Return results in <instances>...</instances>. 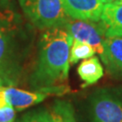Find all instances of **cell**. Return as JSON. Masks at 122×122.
<instances>
[{"instance_id": "obj_1", "label": "cell", "mask_w": 122, "mask_h": 122, "mask_svg": "<svg viewBox=\"0 0 122 122\" xmlns=\"http://www.w3.org/2000/svg\"><path fill=\"white\" fill-rule=\"evenodd\" d=\"M72 37L62 27L44 30L37 41L36 55L28 75L35 91L65 84L70 70Z\"/></svg>"}, {"instance_id": "obj_2", "label": "cell", "mask_w": 122, "mask_h": 122, "mask_svg": "<svg viewBox=\"0 0 122 122\" xmlns=\"http://www.w3.org/2000/svg\"><path fill=\"white\" fill-rule=\"evenodd\" d=\"M33 33L21 24L0 33V87H16L23 81L33 52Z\"/></svg>"}, {"instance_id": "obj_3", "label": "cell", "mask_w": 122, "mask_h": 122, "mask_svg": "<svg viewBox=\"0 0 122 122\" xmlns=\"http://www.w3.org/2000/svg\"><path fill=\"white\" fill-rule=\"evenodd\" d=\"M82 122H122V85L96 88L80 99Z\"/></svg>"}, {"instance_id": "obj_4", "label": "cell", "mask_w": 122, "mask_h": 122, "mask_svg": "<svg viewBox=\"0 0 122 122\" xmlns=\"http://www.w3.org/2000/svg\"><path fill=\"white\" fill-rule=\"evenodd\" d=\"M30 23L39 30L62 27L69 19L61 0H18Z\"/></svg>"}, {"instance_id": "obj_5", "label": "cell", "mask_w": 122, "mask_h": 122, "mask_svg": "<svg viewBox=\"0 0 122 122\" xmlns=\"http://www.w3.org/2000/svg\"><path fill=\"white\" fill-rule=\"evenodd\" d=\"M4 91L9 105L12 106L15 111H21L34 105L39 104L49 96H63L70 92V87L62 84L35 92H28L17 87H4Z\"/></svg>"}, {"instance_id": "obj_6", "label": "cell", "mask_w": 122, "mask_h": 122, "mask_svg": "<svg viewBox=\"0 0 122 122\" xmlns=\"http://www.w3.org/2000/svg\"><path fill=\"white\" fill-rule=\"evenodd\" d=\"M72 39L92 45L99 55L101 54L104 40L107 38L98 22L70 18L62 26Z\"/></svg>"}, {"instance_id": "obj_7", "label": "cell", "mask_w": 122, "mask_h": 122, "mask_svg": "<svg viewBox=\"0 0 122 122\" xmlns=\"http://www.w3.org/2000/svg\"><path fill=\"white\" fill-rule=\"evenodd\" d=\"M67 15L72 19L99 22L103 7L100 0H61Z\"/></svg>"}, {"instance_id": "obj_8", "label": "cell", "mask_w": 122, "mask_h": 122, "mask_svg": "<svg viewBox=\"0 0 122 122\" xmlns=\"http://www.w3.org/2000/svg\"><path fill=\"white\" fill-rule=\"evenodd\" d=\"M98 23L107 38H122V0L103 5Z\"/></svg>"}, {"instance_id": "obj_9", "label": "cell", "mask_w": 122, "mask_h": 122, "mask_svg": "<svg viewBox=\"0 0 122 122\" xmlns=\"http://www.w3.org/2000/svg\"><path fill=\"white\" fill-rule=\"evenodd\" d=\"M100 57L108 73L113 78L122 80V38H106Z\"/></svg>"}, {"instance_id": "obj_10", "label": "cell", "mask_w": 122, "mask_h": 122, "mask_svg": "<svg viewBox=\"0 0 122 122\" xmlns=\"http://www.w3.org/2000/svg\"><path fill=\"white\" fill-rule=\"evenodd\" d=\"M80 79L82 81V88L89 87L98 82L104 75V69L98 57L92 56L81 62L77 69Z\"/></svg>"}, {"instance_id": "obj_11", "label": "cell", "mask_w": 122, "mask_h": 122, "mask_svg": "<svg viewBox=\"0 0 122 122\" xmlns=\"http://www.w3.org/2000/svg\"><path fill=\"white\" fill-rule=\"evenodd\" d=\"M50 112L53 122H79L73 105L69 100H55L51 106Z\"/></svg>"}, {"instance_id": "obj_12", "label": "cell", "mask_w": 122, "mask_h": 122, "mask_svg": "<svg viewBox=\"0 0 122 122\" xmlns=\"http://www.w3.org/2000/svg\"><path fill=\"white\" fill-rule=\"evenodd\" d=\"M21 24L19 14L9 0H0V33Z\"/></svg>"}, {"instance_id": "obj_13", "label": "cell", "mask_w": 122, "mask_h": 122, "mask_svg": "<svg viewBox=\"0 0 122 122\" xmlns=\"http://www.w3.org/2000/svg\"><path fill=\"white\" fill-rule=\"evenodd\" d=\"M95 53L96 51L92 45L73 39L70 49L69 61L71 64H75L81 60H86L94 56Z\"/></svg>"}, {"instance_id": "obj_14", "label": "cell", "mask_w": 122, "mask_h": 122, "mask_svg": "<svg viewBox=\"0 0 122 122\" xmlns=\"http://www.w3.org/2000/svg\"><path fill=\"white\" fill-rule=\"evenodd\" d=\"M17 122H53V120L50 110L44 107H40L22 115Z\"/></svg>"}, {"instance_id": "obj_15", "label": "cell", "mask_w": 122, "mask_h": 122, "mask_svg": "<svg viewBox=\"0 0 122 122\" xmlns=\"http://www.w3.org/2000/svg\"><path fill=\"white\" fill-rule=\"evenodd\" d=\"M15 112L10 105L0 109V122H15Z\"/></svg>"}, {"instance_id": "obj_16", "label": "cell", "mask_w": 122, "mask_h": 122, "mask_svg": "<svg viewBox=\"0 0 122 122\" xmlns=\"http://www.w3.org/2000/svg\"><path fill=\"white\" fill-rule=\"evenodd\" d=\"M103 4H107V3H111V2H115V1H118V0H100Z\"/></svg>"}]
</instances>
